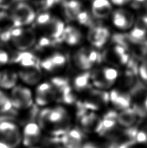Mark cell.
<instances>
[{
    "mask_svg": "<svg viewBox=\"0 0 147 148\" xmlns=\"http://www.w3.org/2000/svg\"><path fill=\"white\" fill-rule=\"evenodd\" d=\"M16 48L24 51L32 47L36 42V34L31 29L18 27L10 31L9 40Z\"/></svg>",
    "mask_w": 147,
    "mask_h": 148,
    "instance_id": "6da1fadb",
    "label": "cell"
},
{
    "mask_svg": "<svg viewBox=\"0 0 147 148\" xmlns=\"http://www.w3.org/2000/svg\"><path fill=\"white\" fill-rule=\"evenodd\" d=\"M10 16L16 27L29 25L36 18V13L33 7L23 2L16 5Z\"/></svg>",
    "mask_w": 147,
    "mask_h": 148,
    "instance_id": "7a4b0ae2",
    "label": "cell"
},
{
    "mask_svg": "<svg viewBox=\"0 0 147 148\" xmlns=\"http://www.w3.org/2000/svg\"><path fill=\"white\" fill-rule=\"evenodd\" d=\"M0 139L13 147L17 146L21 140L17 125L7 120L0 121Z\"/></svg>",
    "mask_w": 147,
    "mask_h": 148,
    "instance_id": "3957f363",
    "label": "cell"
},
{
    "mask_svg": "<svg viewBox=\"0 0 147 148\" xmlns=\"http://www.w3.org/2000/svg\"><path fill=\"white\" fill-rule=\"evenodd\" d=\"M12 106L18 109H27L33 105L32 94L29 89L18 86L13 88L11 94Z\"/></svg>",
    "mask_w": 147,
    "mask_h": 148,
    "instance_id": "277c9868",
    "label": "cell"
},
{
    "mask_svg": "<svg viewBox=\"0 0 147 148\" xmlns=\"http://www.w3.org/2000/svg\"><path fill=\"white\" fill-rule=\"evenodd\" d=\"M110 38V31L101 25L90 28L88 35L89 42L94 47L101 48L106 43Z\"/></svg>",
    "mask_w": 147,
    "mask_h": 148,
    "instance_id": "5b68a950",
    "label": "cell"
},
{
    "mask_svg": "<svg viewBox=\"0 0 147 148\" xmlns=\"http://www.w3.org/2000/svg\"><path fill=\"white\" fill-rule=\"evenodd\" d=\"M112 22L117 28L127 30L135 23L134 16L132 12L125 9H117L113 12Z\"/></svg>",
    "mask_w": 147,
    "mask_h": 148,
    "instance_id": "8992f818",
    "label": "cell"
},
{
    "mask_svg": "<svg viewBox=\"0 0 147 148\" xmlns=\"http://www.w3.org/2000/svg\"><path fill=\"white\" fill-rule=\"evenodd\" d=\"M41 27L44 29L47 36L52 39H59L62 38L63 33L65 29V26L62 21L56 18H51L45 25Z\"/></svg>",
    "mask_w": 147,
    "mask_h": 148,
    "instance_id": "52a82bcc",
    "label": "cell"
},
{
    "mask_svg": "<svg viewBox=\"0 0 147 148\" xmlns=\"http://www.w3.org/2000/svg\"><path fill=\"white\" fill-rule=\"evenodd\" d=\"M83 135L78 129H72L63 134L59 141L66 148H82Z\"/></svg>",
    "mask_w": 147,
    "mask_h": 148,
    "instance_id": "ba28073f",
    "label": "cell"
},
{
    "mask_svg": "<svg viewBox=\"0 0 147 148\" xmlns=\"http://www.w3.org/2000/svg\"><path fill=\"white\" fill-rule=\"evenodd\" d=\"M55 98L54 87L49 83H43L39 85L36 90V101L39 105L48 104Z\"/></svg>",
    "mask_w": 147,
    "mask_h": 148,
    "instance_id": "9c48e42d",
    "label": "cell"
},
{
    "mask_svg": "<svg viewBox=\"0 0 147 148\" xmlns=\"http://www.w3.org/2000/svg\"><path fill=\"white\" fill-rule=\"evenodd\" d=\"M91 10L94 17L99 20L105 19L109 16L112 10V6L109 0H93Z\"/></svg>",
    "mask_w": 147,
    "mask_h": 148,
    "instance_id": "30bf717a",
    "label": "cell"
},
{
    "mask_svg": "<svg viewBox=\"0 0 147 148\" xmlns=\"http://www.w3.org/2000/svg\"><path fill=\"white\" fill-rule=\"evenodd\" d=\"M110 101L114 106L120 110H125L130 107L131 96L130 94L120 92L117 90H113L110 93Z\"/></svg>",
    "mask_w": 147,
    "mask_h": 148,
    "instance_id": "8fae6325",
    "label": "cell"
},
{
    "mask_svg": "<svg viewBox=\"0 0 147 148\" xmlns=\"http://www.w3.org/2000/svg\"><path fill=\"white\" fill-rule=\"evenodd\" d=\"M40 136V129L38 124L34 122L28 123L23 130V143L31 146L38 140Z\"/></svg>",
    "mask_w": 147,
    "mask_h": 148,
    "instance_id": "7c38bea8",
    "label": "cell"
},
{
    "mask_svg": "<svg viewBox=\"0 0 147 148\" xmlns=\"http://www.w3.org/2000/svg\"><path fill=\"white\" fill-rule=\"evenodd\" d=\"M137 117V116L133 108L129 107L118 114L117 121L120 125L125 127H130L135 123Z\"/></svg>",
    "mask_w": 147,
    "mask_h": 148,
    "instance_id": "4fadbf2b",
    "label": "cell"
},
{
    "mask_svg": "<svg viewBox=\"0 0 147 148\" xmlns=\"http://www.w3.org/2000/svg\"><path fill=\"white\" fill-rule=\"evenodd\" d=\"M65 16L71 20H77V16L82 10V5L78 0H68L63 3Z\"/></svg>",
    "mask_w": 147,
    "mask_h": 148,
    "instance_id": "5bb4252c",
    "label": "cell"
},
{
    "mask_svg": "<svg viewBox=\"0 0 147 148\" xmlns=\"http://www.w3.org/2000/svg\"><path fill=\"white\" fill-rule=\"evenodd\" d=\"M14 62L20 64L26 68H38L37 59L29 52H22L18 53L14 57Z\"/></svg>",
    "mask_w": 147,
    "mask_h": 148,
    "instance_id": "9a60e30c",
    "label": "cell"
},
{
    "mask_svg": "<svg viewBox=\"0 0 147 148\" xmlns=\"http://www.w3.org/2000/svg\"><path fill=\"white\" fill-rule=\"evenodd\" d=\"M82 36L80 31L77 28L68 26L65 28L62 38L67 44L73 46L79 43L82 40Z\"/></svg>",
    "mask_w": 147,
    "mask_h": 148,
    "instance_id": "2e32d148",
    "label": "cell"
},
{
    "mask_svg": "<svg viewBox=\"0 0 147 148\" xmlns=\"http://www.w3.org/2000/svg\"><path fill=\"white\" fill-rule=\"evenodd\" d=\"M20 77L22 80L29 84H35L40 80L41 74L38 68H30L21 71Z\"/></svg>",
    "mask_w": 147,
    "mask_h": 148,
    "instance_id": "e0dca14e",
    "label": "cell"
},
{
    "mask_svg": "<svg viewBox=\"0 0 147 148\" xmlns=\"http://www.w3.org/2000/svg\"><path fill=\"white\" fill-rule=\"evenodd\" d=\"M73 60L77 68L82 70H87L92 67L93 64L88 59L87 51L81 49L73 56Z\"/></svg>",
    "mask_w": 147,
    "mask_h": 148,
    "instance_id": "ac0fdd59",
    "label": "cell"
},
{
    "mask_svg": "<svg viewBox=\"0 0 147 148\" xmlns=\"http://www.w3.org/2000/svg\"><path fill=\"white\" fill-rule=\"evenodd\" d=\"M147 34V29L135 26L133 29L128 33L131 43L133 44H138L145 40Z\"/></svg>",
    "mask_w": 147,
    "mask_h": 148,
    "instance_id": "d6986e66",
    "label": "cell"
},
{
    "mask_svg": "<svg viewBox=\"0 0 147 148\" xmlns=\"http://www.w3.org/2000/svg\"><path fill=\"white\" fill-rule=\"evenodd\" d=\"M17 81L16 74L11 72H0V86L3 88L9 89L15 86Z\"/></svg>",
    "mask_w": 147,
    "mask_h": 148,
    "instance_id": "ffe728a7",
    "label": "cell"
},
{
    "mask_svg": "<svg viewBox=\"0 0 147 148\" xmlns=\"http://www.w3.org/2000/svg\"><path fill=\"white\" fill-rule=\"evenodd\" d=\"M91 73L86 72L78 75L74 80V86L78 91H82L86 89L90 84Z\"/></svg>",
    "mask_w": 147,
    "mask_h": 148,
    "instance_id": "44dd1931",
    "label": "cell"
},
{
    "mask_svg": "<svg viewBox=\"0 0 147 148\" xmlns=\"http://www.w3.org/2000/svg\"><path fill=\"white\" fill-rule=\"evenodd\" d=\"M12 27H14V24L11 16L3 10L0 11V32H7Z\"/></svg>",
    "mask_w": 147,
    "mask_h": 148,
    "instance_id": "7402d4cb",
    "label": "cell"
},
{
    "mask_svg": "<svg viewBox=\"0 0 147 148\" xmlns=\"http://www.w3.org/2000/svg\"><path fill=\"white\" fill-rule=\"evenodd\" d=\"M76 20H77L80 24L86 26H90V27L100 25L99 22L94 21L93 18L88 12L82 11V10H81L80 12L78 14Z\"/></svg>",
    "mask_w": 147,
    "mask_h": 148,
    "instance_id": "603a6c76",
    "label": "cell"
},
{
    "mask_svg": "<svg viewBox=\"0 0 147 148\" xmlns=\"http://www.w3.org/2000/svg\"><path fill=\"white\" fill-rule=\"evenodd\" d=\"M112 40L115 44L119 45L128 49L130 44H132L130 40L129 35L127 33H116L112 36Z\"/></svg>",
    "mask_w": 147,
    "mask_h": 148,
    "instance_id": "cb8c5ba5",
    "label": "cell"
},
{
    "mask_svg": "<svg viewBox=\"0 0 147 148\" xmlns=\"http://www.w3.org/2000/svg\"><path fill=\"white\" fill-rule=\"evenodd\" d=\"M135 74L129 70L125 71L124 75L121 78L120 85L123 88H132V86L135 84Z\"/></svg>",
    "mask_w": 147,
    "mask_h": 148,
    "instance_id": "d4e9b609",
    "label": "cell"
},
{
    "mask_svg": "<svg viewBox=\"0 0 147 148\" xmlns=\"http://www.w3.org/2000/svg\"><path fill=\"white\" fill-rule=\"evenodd\" d=\"M12 104L9 97L3 92L0 91V112H6L11 110Z\"/></svg>",
    "mask_w": 147,
    "mask_h": 148,
    "instance_id": "484cf974",
    "label": "cell"
},
{
    "mask_svg": "<svg viewBox=\"0 0 147 148\" xmlns=\"http://www.w3.org/2000/svg\"><path fill=\"white\" fill-rule=\"evenodd\" d=\"M101 74L105 80L110 82H114L118 77L117 70L113 68H104L101 71Z\"/></svg>",
    "mask_w": 147,
    "mask_h": 148,
    "instance_id": "4316f807",
    "label": "cell"
},
{
    "mask_svg": "<svg viewBox=\"0 0 147 148\" xmlns=\"http://www.w3.org/2000/svg\"><path fill=\"white\" fill-rule=\"evenodd\" d=\"M50 58H51L52 63L55 66V67L56 68V69L62 68L63 66H64L65 62H66L65 57L62 54L59 53L53 54Z\"/></svg>",
    "mask_w": 147,
    "mask_h": 148,
    "instance_id": "83f0119b",
    "label": "cell"
},
{
    "mask_svg": "<svg viewBox=\"0 0 147 148\" xmlns=\"http://www.w3.org/2000/svg\"><path fill=\"white\" fill-rule=\"evenodd\" d=\"M87 54L89 60L93 64L94 63H101L102 61H103L102 53H100L95 51V50H91L90 51H87Z\"/></svg>",
    "mask_w": 147,
    "mask_h": 148,
    "instance_id": "f1b7e54d",
    "label": "cell"
},
{
    "mask_svg": "<svg viewBox=\"0 0 147 148\" xmlns=\"http://www.w3.org/2000/svg\"><path fill=\"white\" fill-rule=\"evenodd\" d=\"M127 69L130 70L131 72H133L136 75L137 73H139V67L138 66V63L136 60L135 58H132L130 59L129 61L127 63Z\"/></svg>",
    "mask_w": 147,
    "mask_h": 148,
    "instance_id": "f546056e",
    "label": "cell"
},
{
    "mask_svg": "<svg viewBox=\"0 0 147 148\" xmlns=\"http://www.w3.org/2000/svg\"><path fill=\"white\" fill-rule=\"evenodd\" d=\"M40 65L43 68L47 71H49V72H53V71L57 70L53 63H52L51 58H48V59L43 60L40 63Z\"/></svg>",
    "mask_w": 147,
    "mask_h": 148,
    "instance_id": "4dcf8cb0",
    "label": "cell"
},
{
    "mask_svg": "<svg viewBox=\"0 0 147 148\" xmlns=\"http://www.w3.org/2000/svg\"><path fill=\"white\" fill-rule=\"evenodd\" d=\"M135 142L138 144H146L147 143V134L145 129L139 131L135 136Z\"/></svg>",
    "mask_w": 147,
    "mask_h": 148,
    "instance_id": "1f68e13d",
    "label": "cell"
},
{
    "mask_svg": "<svg viewBox=\"0 0 147 148\" xmlns=\"http://www.w3.org/2000/svg\"><path fill=\"white\" fill-rule=\"evenodd\" d=\"M51 16L48 14V13H44V14H42L40 16H38L37 19H36V22H37L38 25L40 27H42V26L45 25L51 19Z\"/></svg>",
    "mask_w": 147,
    "mask_h": 148,
    "instance_id": "d6a6232c",
    "label": "cell"
},
{
    "mask_svg": "<svg viewBox=\"0 0 147 148\" xmlns=\"http://www.w3.org/2000/svg\"><path fill=\"white\" fill-rule=\"evenodd\" d=\"M135 26L147 29V15H143L138 17L135 22Z\"/></svg>",
    "mask_w": 147,
    "mask_h": 148,
    "instance_id": "836d02e7",
    "label": "cell"
},
{
    "mask_svg": "<svg viewBox=\"0 0 147 148\" xmlns=\"http://www.w3.org/2000/svg\"><path fill=\"white\" fill-rule=\"evenodd\" d=\"M139 74L143 81H147V64L146 62L143 63L139 67Z\"/></svg>",
    "mask_w": 147,
    "mask_h": 148,
    "instance_id": "e575fe53",
    "label": "cell"
},
{
    "mask_svg": "<svg viewBox=\"0 0 147 148\" xmlns=\"http://www.w3.org/2000/svg\"><path fill=\"white\" fill-rule=\"evenodd\" d=\"M136 144H137V142H135V140L126 141L120 144L118 148H137Z\"/></svg>",
    "mask_w": 147,
    "mask_h": 148,
    "instance_id": "d590c367",
    "label": "cell"
},
{
    "mask_svg": "<svg viewBox=\"0 0 147 148\" xmlns=\"http://www.w3.org/2000/svg\"><path fill=\"white\" fill-rule=\"evenodd\" d=\"M9 60V55L6 52L0 50V66L6 64Z\"/></svg>",
    "mask_w": 147,
    "mask_h": 148,
    "instance_id": "8d00e7d4",
    "label": "cell"
},
{
    "mask_svg": "<svg viewBox=\"0 0 147 148\" xmlns=\"http://www.w3.org/2000/svg\"><path fill=\"white\" fill-rule=\"evenodd\" d=\"M118 116V113L115 110H110L105 114L104 118L105 119H114L116 120Z\"/></svg>",
    "mask_w": 147,
    "mask_h": 148,
    "instance_id": "74e56055",
    "label": "cell"
},
{
    "mask_svg": "<svg viewBox=\"0 0 147 148\" xmlns=\"http://www.w3.org/2000/svg\"><path fill=\"white\" fill-rule=\"evenodd\" d=\"M130 1H132V0H111V2L113 4L117 6H122V5L129 3Z\"/></svg>",
    "mask_w": 147,
    "mask_h": 148,
    "instance_id": "f35d334b",
    "label": "cell"
},
{
    "mask_svg": "<svg viewBox=\"0 0 147 148\" xmlns=\"http://www.w3.org/2000/svg\"><path fill=\"white\" fill-rule=\"evenodd\" d=\"M60 1H61V0H46L45 2V7H51Z\"/></svg>",
    "mask_w": 147,
    "mask_h": 148,
    "instance_id": "ab89813d",
    "label": "cell"
},
{
    "mask_svg": "<svg viewBox=\"0 0 147 148\" xmlns=\"http://www.w3.org/2000/svg\"><path fill=\"white\" fill-rule=\"evenodd\" d=\"M0 148H14L10 144L0 139Z\"/></svg>",
    "mask_w": 147,
    "mask_h": 148,
    "instance_id": "60d3db41",
    "label": "cell"
},
{
    "mask_svg": "<svg viewBox=\"0 0 147 148\" xmlns=\"http://www.w3.org/2000/svg\"><path fill=\"white\" fill-rule=\"evenodd\" d=\"M82 148H98V147L91 143H87L84 145Z\"/></svg>",
    "mask_w": 147,
    "mask_h": 148,
    "instance_id": "b9f144b4",
    "label": "cell"
},
{
    "mask_svg": "<svg viewBox=\"0 0 147 148\" xmlns=\"http://www.w3.org/2000/svg\"><path fill=\"white\" fill-rule=\"evenodd\" d=\"M143 106V107H144V108H145V110L147 111V96H146V97L145 98V99H144Z\"/></svg>",
    "mask_w": 147,
    "mask_h": 148,
    "instance_id": "7bdbcfd3",
    "label": "cell"
},
{
    "mask_svg": "<svg viewBox=\"0 0 147 148\" xmlns=\"http://www.w3.org/2000/svg\"><path fill=\"white\" fill-rule=\"evenodd\" d=\"M142 44L144 45V46H145V47H146V49H147V40H144L143 42H142Z\"/></svg>",
    "mask_w": 147,
    "mask_h": 148,
    "instance_id": "ee69618b",
    "label": "cell"
},
{
    "mask_svg": "<svg viewBox=\"0 0 147 148\" xmlns=\"http://www.w3.org/2000/svg\"><path fill=\"white\" fill-rule=\"evenodd\" d=\"M145 130L146 133V134H147V124H146V126H145ZM146 144H147V143H146Z\"/></svg>",
    "mask_w": 147,
    "mask_h": 148,
    "instance_id": "f6af8a7d",
    "label": "cell"
},
{
    "mask_svg": "<svg viewBox=\"0 0 147 148\" xmlns=\"http://www.w3.org/2000/svg\"><path fill=\"white\" fill-rule=\"evenodd\" d=\"M145 62H146V64H147V60H146V61Z\"/></svg>",
    "mask_w": 147,
    "mask_h": 148,
    "instance_id": "bcb514c9",
    "label": "cell"
},
{
    "mask_svg": "<svg viewBox=\"0 0 147 148\" xmlns=\"http://www.w3.org/2000/svg\"><path fill=\"white\" fill-rule=\"evenodd\" d=\"M59 148H62V147H59Z\"/></svg>",
    "mask_w": 147,
    "mask_h": 148,
    "instance_id": "7dc6e473",
    "label": "cell"
},
{
    "mask_svg": "<svg viewBox=\"0 0 147 148\" xmlns=\"http://www.w3.org/2000/svg\"><path fill=\"white\" fill-rule=\"evenodd\" d=\"M33 148H35V147H33Z\"/></svg>",
    "mask_w": 147,
    "mask_h": 148,
    "instance_id": "c3c4849f",
    "label": "cell"
},
{
    "mask_svg": "<svg viewBox=\"0 0 147 148\" xmlns=\"http://www.w3.org/2000/svg\"><path fill=\"white\" fill-rule=\"evenodd\" d=\"M146 82H147V81H146Z\"/></svg>",
    "mask_w": 147,
    "mask_h": 148,
    "instance_id": "681fc988",
    "label": "cell"
}]
</instances>
